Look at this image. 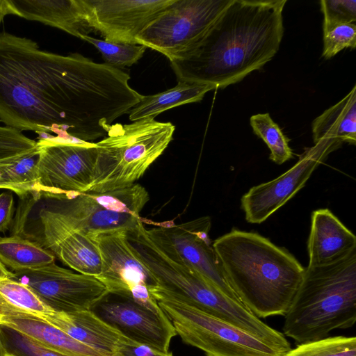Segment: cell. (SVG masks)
<instances>
[{
  "mask_svg": "<svg viewBox=\"0 0 356 356\" xmlns=\"http://www.w3.org/2000/svg\"><path fill=\"white\" fill-rule=\"evenodd\" d=\"M129 79L80 54L49 52L31 39L0 33V121L19 131L84 143L104 137L143 97Z\"/></svg>",
  "mask_w": 356,
  "mask_h": 356,
  "instance_id": "1",
  "label": "cell"
},
{
  "mask_svg": "<svg viewBox=\"0 0 356 356\" xmlns=\"http://www.w3.org/2000/svg\"><path fill=\"white\" fill-rule=\"evenodd\" d=\"M286 0H232L203 38L170 62L178 81L225 88L261 69L279 50Z\"/></svg>",
  "mask_w": 356,
  "mask_h": 356,
  "instance_id": "2",
  "label": "cell"
},
{
  "mask_svg": "<svg viewBox=\"0 0 356 356\" xmlns=\"http://www.w3.org/2000/svg\"><path fill=\"white\" fill-rule=\"evenodd\" d=\"M224 276L257 317L285 315L305 268L285 248L252 232L236 229L212 243Z\"/></svg>",
  "mask_w": 356,
  "mask_h": 356,
  "instance_id": "3",
  "label": "cell"
},
{
  "mask_svg": "<svg viewBox=\"0 0 356 356\" xmlns=\"http://www.w3.org/2000/svg\"><path fill=\"white\" fill-rule=\"evenodd\" d=\"M284 316L282 334L298 344L353 327L356 322V250L331 265L305 268Z\"/></svg>",
  "mask_w": 356,
  "mask_h": 356,
  "instance_id": "4",
  "label": "cell"
},
{
  "mask_svg": "<svg viewBox=\"0 0 356 356\" xmlns=\"http://www.w3.org/2000/svg\"><path fill=\"white\" fill-rule=\"evenodd\" d=\"M175 129L170 122L150 119L111 124L96 143L97 156L86 192L105 193L135 184L163 153Z\"/></svg>",
  "mask_w": 356,
  "mask_h": 356,
  "instance_id": "5",
  "label": "cell"
},
{
  "mask_svg": "<svg viewBox=\"0 0 356 356\" xmlns=\"http://www.w3.org/2000/svg\"><path fill=\"white\" fill-rule=\"evenodd\" d=\"M26 195L38 205L59 215L74 229L90 236L134 229L149 199L145 188L137 183L105 193L51 195L31 192Z\"/></svg>",
  "mask_w": 356,
  "mask_h": 356,
  "instance_id": "6",
  "label": "cell"
},
{
  "mask_svg": "<svg viewBox=\"0 0 356 356\" xmlns=\"http://www.w3.org/2000/svg\"><path fill=\"white\" fill-rule=\"evenodd\" d=\"M152 296L172 323L177 335L206 356H283L284 353L247 332L204 312L159 286Z\"/></svg>",
  "mask_w": 356,
  "mask_h": 356,
  "instance_id": "7",
  "label": "cell"
},
{
  "mask_svg": "<svg viewBox=\"0 0 356 356\" xmlns=\"http://www.w3.org/2000/svg\"><path fill=\"white\" fill-rule=\"evenodd\" d=\"M232 0H175L136 37L170 61L182 58L205 35Z\"/></svg>",
  "mask_w": 356,
  "mask_h": 356,
  "instance_id": "8",
  "label": "cell"
},
{
  "mask_svg": "<svg viewBox=\"0 0 356 356\" xmlns=\"http://www.w3.org/2000/svg\"><path fill=\"white\" fill-rule=\"evenodd\" d=\"M127 230L97 234L96 242L102 259V272L96 278L109 293L133 300L154 312L161 310L149 288L156 282L130 243Z\"/></svg>",
  "mask_w": 356,
  "mask_h": 356,
  "instance_id": "9",
  "label": "cell"
},
{
  "mask_svg": "<svg viewBox=\"0 0 356 356\" xmlns=\"http://www.w3.org/2000/svg\"><path fill=\"white\" fill-rule=\"evenodd\" d=\"M37 144L40 154L32 192L63 195L87 191L97 156L96 143L44 137Z\"/></svg>",
  "mask_w": 356,
  "mask_h": 356,
  "instance_id": "10",
  "label": "cell"
},
{
  "mask_svg": "<svg viewBox=\"0 0 356 356\" xmlns=\"http://www.w3.org/2000/svg\"><path fill=\"white\" fill-rule=\"evenodd\" d=\"M10 277L29 287L58 312L91 309L108 293L95 277L62 268L55 262L13 273Z\"/></svg>",
  "mask_w": 356,
  "mask_h": 356,
  "instance_id": "11",
  "label": "cell"
},
{
  "mask_svg": "<svg viewBox=\"0 0 356 356\" xmlns=\"http://www.w3.org/2000/svg\"><path fill=\"white\" fill-rule=\"evenodd\" d=\"M337 149L332 143L319 141L307 148L286 172L252 186L241 200L246 221L260 224L266 220L305 186L315 169Z\"/></svg>",
  "mask_w": 356,
  "mask_h": 356,
  "instance_id": "12",
  "label": "cell"
},
{
  "mask_svg": "<svg viewBox=\"0 0 356 356\" xmlns=\"http://www.w3.org/2000/svg\"><path fill=\"white\" fill-rule=\"evenodd\" d=\"M211 227V218L202 216L152 228L186 264L225 295L243 305L224 276L209 238Z\"/></svg>",
  "mask_w": 356,
  "mask_h": 356,
  "instance_id": "13",
  "label": "cell"
},
{
  "mask_svg": "<svg viewBox=\"0 0 356 356\" xmlns=\"http://www.w3.org/2000/svg\"><path fill=\"white\" fill-rule=\"evenodd\" d=\"M91 310L123 336L163 352H168L175 330L165 314L133 300L108 293Z\"/></svg>",
  "mask_w": 356,
  "mask_h": 356,
  "instance_id": "14",
  "label": "cell"
},
{
  "mask_svg": "<svg viewBox=\"0 0 356 356\" xmlns=\"http://www.w3.org/2000/svg\"><path fill=\"white\" fill-rule=\"evenodd\" d=\"M175 0H86L94 31L112 43L138 44L137 35Z\"/></svg>",
  "mask_w": 356,
  "mask_h": 356,
  "instance_id": "15",
  "label": "cell"
},
{
  "mask_svg": "<svg viewBox=\"0 0 356 356\" xmlns=\"http://www.w3.org/2000/svg\"><path fill=\"white\" fill-rule=\"evenodd\" d=\"M356 250V236L328 209L312 213L307 241L309 267L337 263Z\"/></svg>",
  "mask_w": 356,
  "mask_h": 356,
  "instance_id": "16",
  "label": "cell"
},
{
  "mask_svg": "<svg viewBox=\"0 0 356 356\" xmlns=\"http://www.w3.org/2000/svg\"><path fill=\"white\" fill-rule=\"evenodd\" d=\"M16 15L38 21L82 40L94 31L86 0H9Z\"/></svg>",
  "mask_w": 356,
  "mask_h": 356,
  "instance_id": "17",
  "label": "cell"
},
{
  "mask_svg": "<svg viewBox=\"0 0 356 356\" xmlns=\"http://www.w3.org/2000/svg\"><path fill=\"white\" fill-rule=\"evenodd\" d=\"M103 356H113L121 333L91 309L63 313L56 312L45 321Z\"/></svg>",
  "mask_w": 356,
  "mask_h": 356,
  "instance_id": "18",
  "label": "cell"
},
{
  "mask_svg": "<svg viewBox=\"0 0 356 356\" xmlns=\"http://www.w3.org/2000/svg\"><path fill=\"white\" fill-rule=\"evenodd\" d=\"M314 144L327 142L339 148L343 143H356V86L339 102L312 122Z\"/></svg>",
  "mask_w": 356,
  "mask_h": 356,
  "instance_id": "19",
  "label": "cell"
},
{
  "mask_svg": "<svg viewBox=\"0 0 356 356\" xmlns=\"http://www.w3.org/2000/svg\"><path fill=\"white\" fill-rule=\"evenodd\" d=\"M8 326L38 342L71 356H103L95 349L76 341L67 334L42 320L28 318H9L0 320Z\"/></svg>",
  "mask_w": 356,
  "mask_h": 356,
  "instance_id": "20",
  "label": "cell"
},
{
  "mask_svg": "<svg viewBox=\"0 0 356 356\" xmlns=\"http://www.w3.org/2000/svg\"><path fill=\"white\" fill-rule=\"evenodd\" d=\"M216 89L213 86L197 83L178 81L173 88L142 99L128 113L131 121L154 120L159 114L176 106L200 102L205 94Z\"/></svg>",
  "mask_w": 356,
  "mask_h": 356,
  "instance_id": "21",
  "label": "cell"
},
{
  "mask_svg": "<svg viewBox=\"0 0 356 356\" xmlns=\"http://www.w3.org/2000/svg\"><path fill=\"white\" fill-rule=\"evenodd\" d=\"M56 312L27 286L10 277L0 278V320L28 318L45 321Z\"/></svg>",
  "mask_w": 356,
  "mask_h": 356,
  "instance_id": "22",
  "label": "cell"
},
{
  "mask_svg": "<svg viewBox=\"0 0 356 356\" xmlns=\"http://www.w3.org/2000/svg\"><path fill=\"white\" fill-rule=\"evenodd\" d=\"M40 149L36 146L20 154L0 159V189L19 198L33 191L37 180Z\"/></svg>",
  "mask_w": 356,
  "mask_h": 356,
  "instance_id": "23",
  "label": "cell"
},
{
  "mask_svg": "<svg viewBox=\"0 0 356 356\" xmlns=\"http://www.w3.org/2000/svg\"><path fill=\"white\" fill-rule=\"evenodd\" d=\"M55 256L37 243L17 235L0 237V262L12 273L55 262Z\"/></svg>",
  "mask_w": 356,
  "mask_h": 356,
  "instance_id": "24",
  "label": "cell"
},
{
  "mask_svg": "<svg viewBox=\"0 0 356 356\" xmlns=\"http://www.w3.org/2000/svg\"><path fill=\"white\" fill-rule=\"evenodd\" d=\"M253 132L261 138L270 149V159L281 165L293 158L289 138L273 120L268 113L253 115L250 118Z\"/></svg>",
  "mask_w": 356,
  "mask_h": 356,
  "instance_id": "25",
  "label": "cell"
},
{
  "mask_svg": "<svg viewBox=\"0 0 356 356\" xmlns=\"http://www.w3.org/2000/svg\"><path fill=\"white\" fill-rule=\"evenodd\" d=\"M283 356H356V338L327 337L300 343Z\"/></svg>",
  "mask_w": 356,
  "mask_h": 356,
  "instance_id": "26",
  "label": "cell"
},
{
  "mask_svg": "<svg viewBox=\"0 0 356 356\" xmlns=\"http://www.w3.org/2000/svg\"><path fill=\"white\" fill-rule=\"evenodd\" d=\"M6 356H71L51 349L23 333L0 325Z\"/></svg>",
  "mask_w": 356,
  "mask_h": 356,
  "instance_id": "27",
  "label": "cell"
},
{
  "mask_svg": "<svg viewBox=\"0 0 356 356\" xmlns=\"http://www.w3.org/2000/svg\"><path fill=\"white\" fill-rule=\"evenodd\" d=\"M82 40L91 43L99 50L105 63L118 69L136 63L147 48L140 44L108 42L90 35H85Z\"/></svg>",
  "mask_w": 356,
  "mask_h": 356,
  "instance_id": "28",
  "label": "cell"
},
{
  "mask_svg": "<svg viewBox=\"0 0 356 356\" xmlns=\"http://www.w3.org/2000/svg\"><path fill=\"white\" fill-rule=\"evenodd\" d=\"M323 32L322 56L325 59L332 58L344 49L355 48L356 25L354 23L336 25Z\"/></svg>",
  "mask_w": 356,
  "mask_h": 356,
  "instance_id": "29",
  "label": "cell"
},
{
  "mask_svg": "<svg viewBox=\"0 0 356 356\" xmlns=\"http://www.w3.org/2000/svg\"><path fill=\"white\" fill-rule=\"evenodd\" d=\"M320 4L323 14V31L356 21L355 0H321Z\"/></svg>",
  "mask_w": 356,
  "mask_h": 356,
  "instance_id": "30",
  "label": "cell"
},
{
  "mask_svg": "<svg viewBox=\"0 0 356 356\" xmlns=\"http://www.w3.org/2000/svg\"><path fill=\"white\" fill-rule=\"evenodd\" d=\"M36 143L22 131L6 126L0 127V159L29 150Z\"/></svg>",
  "mask_w": 356,
  "mask_h": 356,
  "instance_id": "31",
  "label": "cell"
},
{
  "mask_svg": "<svg viewBox=\"0 0 356 356\" xmlns=\"http://www.w3.org/2000/svg\"><path fill=\"white\" fill-rule=\"evenodd\" d=\"M113 356H173V355L171 352L158 350L121 334L114 350Z\"/></svg>",
  "mask_w": 356,
  "mask_h": 356,
  "instance_id": "32",
  "label": "cell"
},
{
  "mask_svg": "<svg viewBox=\"0 0 356 356\" xmlns=\"http://www.w3.org/2000/svg\"><path fill=\"white\" fill-rule=\"evenodd\" d=\"M13 192L8 191L0 193V233H3L10 229L13 221Z\"/></svg>",
  "mask_w": 356,
  "mask_h": 356,
  "instance_id": "33",
  "label": "cell"
},
{
  "mask_svg": "<svg viewBox=\"0 0 356 356\" xmlns=\"http://www.w3.org/2000/svg\"><path fill=\"white\" fill-rule=\"evenodd\" d=\"M7 15H16L9 0H0V24Z\"/></svg>",
  "mask_w": 356,
  "mask_h": 356,
  "instance_id": "34",
  "label": "cell"
},
{
  "mask_svg": "<svg viewBox=\"0 0 356 356\" xmlns=\"http://www.w3.org/2000/svg\"><path fill=\"white\" fill-rule=\"evenodd\" d=\"M12 273L0 262V278L11 277Z\"/></svg>",
  "mask_w": 356,
  "mask_h": 356,
  "instance_id": "35",
  "label": "cell"
},
{
  "mask_svg": "<svg viewBox=\"0 0 356 356\" xmlns=\"http://www.w3.org/2000/svg\"><path fill=\"white\" fill-rule=\"evenodd\" d=\"M0 356H6L5 352H4V348H3L1 338H0Z\"/></svg>",
  "mask_w": 356,
  "mask_h": 356,
  "instance_id": "36",
  "label": "cell"
}]
</instances>
